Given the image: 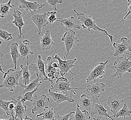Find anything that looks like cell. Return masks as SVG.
Here are the masks:
<instances>
[{
    "instance_id": "1",
    "label": "cell",
    "mask_w": 131,
    "mask_h": 120,
    "mask_svg": "<svg viewBox=\"0 0 131 120\" xmlns=\"http://www.w3.org/2000/svg\"><path fill=\"white\" fill-rule=\"evenodd\" d=\"M74 12L76 13L78 17L77 20L80 21V23L81 24V27L83 29H88L89 32L91 31V29H93L95 31H99L102 32L104 34V35L108 37L111 42L113 41V36L109 34L108 32L105 29H101L98 26L96 25L95 21L93 20L91 15L85 14L83 13H78L75 9L74 10Z\"/></svg>"
},
{
    "instance_id": "2",
    "label": "cell",
    "mask_w": 131,
    "mask_h": 120,
    "mask_svg": "<svg viewBox=\"0 0 131 120\" xmlns=\"http://www.w3.org/2000/svg\"><path fill=\"white\" fill-rule=\"evenodd\" d=\"M22 75V70L16 71L15 69H9L3 75V81L0 87L8 89L12 92L17 85H19V79Z\"/></svg>"
},
{
    "instance_id": "3",
    "label": "cell",
    "mask_w": 131,
    "mask_h": 120,
    "mask_svg": "<svg viewBox=\"0 0 131 120\" xmlns=\"http://www.w3.org/2000/svg\"><path fill=\"white\" fill-rule=\"evenodd\" d=\"M131 57V56L128 58L118 57L114 62V65L111 67L114 71V73L111 77L122 79L124 73L131 72V61H129Z\"/></svg>"
},
{
    "instance_id": "4",
    "label": "cell",
    "mask_w": 131,
    "mask_h": 120,
    "mask_svg": "<svg viewBox=\"0 0 131 120\" xmlns=\"http://www.w3.org/2000/svg\"><path fill=\"white\" fill-rule=\"evenodd\" d=\"M74 79V77L70 81L64 77H59L56 80L53 81L51 83V88L50 90L56 93H63L65 94H68V91H70L76 95L75 92L73 89H85V88H81L71 87L70 82Z\"/></svg>"
},
{
    "instance_id": "5",
    "label": "cell",
    "mask_w": 131,
    "mask_h": 120,
    "mask_svg": "<svg viewBox=\"0 0 131 120\" xmlns=\"http://www.w3.org/2000/svg\"><path fill=\"white\" fill-rule=\"evenodd\" d=\"M50 102L49 98L45 94L37 96L35 94L33 100V109L32 113L33 114L37 113L40 114L48 109L49 103Z\"/></svg>"
},
{
    "instance_id": "6",
    "label": "cell",
    "mask_w": 131,
    "mask_h": 120,
    "mask_svg": "<svg viewBox=\"0 0 131 120\" xmlns=\"http://www.w3.org/2000/svg\"><path fill=\"white\" fill-rule=\"evenodd\" d=\"M121 43H116L114 42L113 46L115 49V52L114 53V57H127L128 55L131 56V54L127 52V51H131V44L130 41L126 37H122L121 39Z\"/></svg>"
},
{
    "instance_id": "7",
    "label": "cell",
    "mask_w": 131,
    "mask_h": 120,
    "mask_svg": "<svg viewBox=\"0 0 131 120\" xmlns=\"http://www.w3.org/2000/svg\"><path fill=\"white\" fill-rule=\"evenodd\" d=\"M46 63L41 59V56L39 55L36 62L29 66V70L35 72L36 76L40 78L41 81L48 80L46 73Z\"/></svg>"
},
{
    "instance_id": "8",
    "label": "cell",
    "mask_w": 131,
    "mask_h": 120,
    "mask_svg": "<svg viewBox=\"0 0 131 120\" xmlns=\"http://www.w3.org/2000/svg\"><path fill=\"white\" fill-rule=\"evenodd\" d=\"M64 60L61 59V56L56 55L54 56V58L57 60L59 62V69L60 70V73L61 77H64L66 74L68 72H70L73 74V73L72 72L71 69L72 68H74L75 65H74V63L77 61V58H75L73 59L67 60L66 59V56L63 55Z\"/></svg>"
},
{
    "instance_id": "9",
    "label": "cell",
    "mask_w": 131,
    "mask_h": 120,
    "mask_svg": "<svg viewBox=\"0 0 131 120\" xmlns=\"http://www.w3.org/2000/svg\"><path fill=\"white\" fill-rule=\"evenodd\" d=\"M105 86V84L103 83H94L88 85L86 91L93 102H95L104 92Z\"/></svg>"
},
{
    "instance_id": "10",
    "label": "cell",
    "mask_w": 131,
    "mask_h": 120,
    "mask_svg": "<svg viewBox=\"0 0 131 120\" xmlns=\"http://www.w3.org/2000/svg\"><path fill=\"white\" fill-rule=\"evenodd\" d=\"M30 12L31 20L38 28V34L42 35L41 29L50 24L48 20V14H50V12L43 13L42 14H38L34 13L33 11H30Z\"/></svg>"
},
{
    "instance_id": "11",
    "label": "cell",
    "mask_w": 131,
    "mask_h": 120,
    "mask_svg": "<svg viewBox=\"0 0 131 120\" xmlns=\"http://www.w3.org/2000/svg\"><path fill=\"white\" fill-rule=\"evenodd\" d=\"M75 34V32L73 30L67 31L61 38V41L65 43L66 50L67 52L66 57L68 55L72 49L75 47L76 43L79 41V39Z\"/></svg>"
},
{
    "instance_id": "12",
    "label": "cell",
    "mask_w": 131,
    "mask_h": 120,
    "mask_svg": "<svg viewBox=\"0 0 131 120\" xmlns=\"http://www.w3.org/2000/svg\"><path fill=\"white\" fill-rule=\"evenodd\" d=\"M108 62V60H107L105 62L99 63L98 65L96 66L89 73L86 79V82L93 81L95 83L98 79H101L103 77L105 73V70L106 69V65Z\"/></svg>"
},
{
    "instance_id": "13",
    "label": "cell",
    "mask_w": 131,
    "mask_h": 120,
    "mask_svg": "<svg viewBox=\"0 0 131 120\" xmlns=\"http://www.w3.org/2000/svg\"><path fill=\"white\" fill-rule=\"evenodd\" d=\"M106 102L110 108V111L113 113V116L116 115L125 104L124 101L121 99L120 95H114L110 96L106 100Z\"/></svg>"
},
{
    "instance_id": "14",
    "label": "cell",
    "mask_w": 131,
    "mask_h": 120,
    "mask_svg": "<svg viewBox=\"0 0 131 120\" xmlns=\"http://www.w3.org/2000/svg\"><path fill=\"white\" fill-rule=\"evenodd\" d=\"M53 57L48 56L47 58V64H46V73L48 79L51 83L59 78L60 73L58 72L57 69L53 67L52 65Z\"/></svg>"
},
{
    "instance_id": "15",
    "label": "cell",
    "mask_w": 131,
    "mask_h": 120,
    "mask_svg": "<svg viewBox=\"0 0 131 120\" xmlns=\"http://www.w3.org/2000/svg\"><path fill=\"white\" fill-rule=\"evenodd\" d=\"M61 23V25L64 26V28L67 31L71 30L73 29H81V26L80 25V23L77 22L73 16L68 18H57L56 20Z\"/></svg>"
},
{
    "instance_id": "16",
    "label": "cell",
    "mask_w": 131,
    "mask_h": 120,
    "mask_svg": "<svg viewBox=\"0 0 131 120\" xmlns=\"http://www.w3.org/2000/svg\"><path fill=\"white\" fill-rule=\"evenodd\" d=\"M12 15L14 17V20L13 21L11 22V23L14 24L16 26H17L19 30V35L18 36V38L20 39L23 37L24 39H25V40H26L24 36L21 33L22 28L23 26L25 25V23L23 19V13L19 11L15 10H14L12 12Z\"/></svg>"
},
{
    "instance_id": "17",
    "label": "cell",
    "mask_w": 131,
    "mask_h": 120,
    "mask_svg": "<svg viewBox=\"0 0 131 120\" xmlns=\"http://www.w3.org/2000/svg\"><path fill=\"white\" fill-rule=\"evenodd\" d=\"M48 92L49 95L57 103H61L66 101L71 103H74L75 102V100L72 97L71 94L69 95L63 93L53 92L50 89L48 90Z\"/></svg>"
},
{
    "instance_id": "18",
    "label": "cell",
    "mask_w": 131,
    "mask_h": 120,
    "mask_svg": "<svg viewBox=\"0 0 131 120\" xmlns=\"http://www.w3.org/2000/svg\"><path fill=\"white\" fill-rule=\"evenodd\" d=\"M19 2L21 4L19 6V8L25 10L24 14L27 13L28 11H33L34 13H36V10L41 8L45 5V4L40 5L36 2H30L24 0H19Z\"/></svg>"
},
{
    "instance_id": "19",
    "label": "cell",
    "mask_w": 131,
    "mask_h": 120,
    "mask_svg": "<svg viewBox=\"0 0 131 120\" xmlns=\"http://www.w3.org/2000/svg\"><path fill=\"white\" fill-rule=\"evenodd\" d=\"M19 50L20 57L23 59H27L28 60L29 56L30 55H34V54H35V53L31 50L29 42L27 39L19 43Z\"/></svg>"
},
{
    "instance_id": "20",
    "label": "cell",
    "mask_w": 131,
    "mask_h": 120,
    "mask_svg": "<svg viewBox=\"0 0 131 120\" xmlns=\"http://www.w3.org/2000/svg\"><path fill=\"white\" fill-rule=\"evenodd\" d=\"M91 115H97L99 117L108 118L112 120H115L113 116L109 115L107 113V110L104 107L103 105L101 103L95 104L94 109L91 113Z\"/></svg>"
},
{
    "instance_id": "21",
    "label": "cell",
    "mask_w": 131,
    "mask_h": 120,
    "mask_svg": "<svg viewBox=\"0 0 131 120\" xmlns=\"http://www.w3.org/2000/svg\"><path fill=\"white\" fill-rule=\"evenodd\" d=\"M53 45H54V43L51 37L50 33L49 30L47 29L44 35L40 38L41 47L43 50H48Z\"/></svg>"
},
{
    "instance_id": "22",
    "label": "cell",
    "mask_w": 131,
    "mask_h": 120,
    "mask_svg": "<svg viewBox=\"0 0 131 120\" xmlns=\"http://www.w3.org/2000/svg\"><path fill=\"white\" fill-rule=\"evenodd\" d=\"M93 101L90 97L86 94H82L81 96L79 107L82 111H90L93 105Z\"/></svg>"
},
{
    "instance_id": "23",
    "label": "cell",
    "mask_w": 131,
    "mask_h": 120,
    "mask_svg": "<svg viewBox=\"0 0 131 120\" xmlns=\"http://www.w3.org/2000/svg\"><path fill=\"white\" fill-rule=\"evenodd\" d=\"M41 82L42 81L40 80V78L37 77L34 80H32L30 83L28 85H26L22 83H20L19 85H20L21 87L24 88V89L22 92L23 95H24L25 93L28 92H30L34 91L36 88L40 86Z\"/></svg>"
},
{
    "instance_id": "24",
    "label": "cell",
    "mask_w": 131,
    "mask_h": 120,
    "mask_svg": "<svg viewBox=\"0 0 131 120\" xmlns=\"http://www.w3.org/2000/svg\"><path fill=\"white\" fill-rule=\"evenodd\" d=\"M91 116L88 111H82L77 103L75 113L71 117V120H88L90 119Z\"/></svg>"
},
{
    "instance_id": "25",
    "label": "cell",
    "mask_w": 131,
    "mask_h": 120,
    "mask_svg": "<svg viewBox=\"0 0 131 120\" xmlns=\"http://www.w3.org/2000/svg\"><path fill=\"white\" fill-rule=\"evenodd\" d=\"M10 48V55L14 64V69L15 70L17 68V59L20 56L19 50V44L16 42H13L11 43Z\"/></svg>"
},
{
    "instance_id": "26",
    "label": "cell",
    "mask_w": 131,
    "mask_h": 120,
    "mask_svg": "<svg viewBox=\"0 0 131 120\" xmlns=\"http://www.w3.org/2000/svg\"><path fill=\"white\" fill-rule=\"evenodd\" d=\"M17 100V104L15 108V119H16V118H19L20 120H23V115L27 110V107L26 105H24L19 99Z\"/></svg>"
},
{
    "instance_id": "27",
    "label": "cell",
    "mask_w": 131,
    "mask_h": 120,
    "mask_svg": "<svg viewBox=\"0 0 131 120\" xmlns=\"http://www.w3.org/2000/svg\"><path fill=\"white\" fill-rule=\"evenodd\" d=\"M28 61H27V63L26 66L21 64L20 65V67L22 70V76H23V81L24 85H29L32 80H30L31 74L29 69L28 66Z\"/></svg>"
},
{
    "instance_id": "28",
    "label": "cell",
    "mask_w": 131,
    "mask_h": 120,
    "mask_svg": "<svg viewBox=\"0 0 131 120\" xmlns=\"http://www.w3.org/2000/svg\"><path fill=\"white\" fill-rule=\"evenodd\" d=\"M56 111L53 110V108H51L48 109L41 114H37L36 117L41 116L46 120H56Z\"/></svg>"
},
{
    "instance_id": "29",
    "label": "cell",
    "mask_w": 131,
    "mask_h": 120,
    "mask_svg": "<svg viewBox=\"0 0 131 120\" xmlns=\"http://www.w3.org/2000/svg\"><path fill=\"white\" fill-rule=\"evenodd\" d=\"M11 1L10 0L8 3L0 4V16L2 18L4 17L9 13L11 8L16 7L15 5H11Z\"/></svg>"
},
{
    "instance_id": "30",
    "label": "cell",
    "mask_w": 131,
    "mask_h": 120,
    "mask_svg": "<svg viewBox=\"0 0 131 120\" xmlns=\"http://www.w3.org/2000/svg\"><path fill=\"white\" fill-rule=\"evenodd\" d=\"M131 115V110L129 109L126 103H125L123 107L118 111L116 115L115 116L113 115V116L114 118L121 117L125 118L126 117H128Z\"/></svg>"
},
{
    "instance_id": "31",
    "label": "cell",
    "mask_w": 131,
    "mask_h": 120,
    "mask_svg": "<svg viewBox=\"0 0 131 120\" xmlns=\"http://www.w3.org/2000/svg\"><path fill=\"white\" fill-rule=\"evenodd\" d=\"M38 87L36 88L34 91L26 93L24 95L18 96V99H19L23 104L27 101H29L31 102H33L34 99V95L35 94V93L37 90H38Z\"/></svg>"
},
{
    "instance_id": "32",
    "label": "cell",
    "mask_w": 131,
    "mask_h": 120,
    "mask_svg": "<svg viewBox=\"0 0 131 120\" xmlns=\"http://www.w3.org/2000/svg\"><path fill=\"white\" fill-rule=\"evenodd\" d=\"M11 102L12 101H7L5 100H3L2 99H1L0 100V107L3 109V110L6 113L7 115H9L11 116H12V115L9 110V107Z\"/></svg>"
},
{
    "instance_id": "33",
    "label": "cell",
    "mask_w": 131,
    "mask_h": 120,
    "mask_svg": "<svg viewBox=\"0 0 131 120\" xmlns=\"http://www.w3.org/2000/svg\"><path fill=\"white\" fill-rule=\"evenodd\" d=\"M0 36L5 41H8L13 39L12 33H8L6 30H0Z\"/></svg>"
},
{
    "instance_id": "34",
    "label": "cell",
    "mask_w": 131,
    "mask_h": 120,
    "mask_svg": "<svg viewBox=\"0 0 131 120\" xmlns=\"http://www.w3.org/2000/svg\"><path fill=\"white\" fill-rule=\"evenodd\" d=\"M46 2L48 3L50 7L53 8L55 11H57V5L63 3V1L62 0H47Z\"/></svg>"
},
{
    "instance_id": "35",
    "label": "cell",
    "mask_w": 131,
    "mask_h": 120,
    "mask_svg": "<svg viewBox=\"0 0 131 120\" xmlns=\"http://www.w3.org/2000/svg\"><path fill=\"white\" fill-rule=\"evenodd\" d=\"M75 112L72 111L65 115H58L56 117V120H69Z\"/></svg>"
},
{
    "instance_id": "36",
    "label": "cell",
    "mask_w": 131,
    "mask_h": 120,
    "mask_svg": "<svg viewBox=\"0 0 131 120\" xmlns=\"http://www.w3.org/2000/svg\"><path fill=\"white\" fill-rule=\"evenodd\" d=\"M57 13L56 11H51L50 12V16L48 18V20L50 24H52L55 21H56L57 20V18L56 16V14H57Z\"/></svg>"
},
{
    "instance_id": "37",
    "label": "cell",
    "mask_w": 131,
    "mask_h": 120,
    "mask_svg": "<svg viewBox=\"0 0 131 120\" xmlns=\"http://www.w3.org/2000/svg\"><path fill=\"white\" fill-rule=\"evenodd\" d=\"M127 7H128V12L127 13L126 15L124 17V20H126V18L128 15L131 14V0L127 1Z\"/></svg>"
},
{
    "instance_id": "38",
    "label": "cell",
    "mask_w": 131,
    "mask_h": 120,
    "mask_svg": "<svg viewBox=\"0 0 131 120\" xmlns=\"http://www.w3.org/2000/svg\"><path fill=\"white\" fill-rule=\"evenodd\" d=\"M16 120V119H15V120ZM23 120H33V118H30L29 117H28V116H26L25 118H24V119H23Z\"/></svg>"
},
{
    "instance_id": "39",
    "label": "cell",
    "mask_w": 131,
    "mask_h": 120,
    "mask_svg": "<svg viewBox=\"0 0 131 120\" xmlns=\"http://www.w3.org/2000/svg\"><path fill=\"white\" fill-rule=\"evenodd\" d=\"M36 120H46L43 119V118L41 116H39V117H36Z\"/></svg>"
},
{
    "instance_id": "40",
    "label": "cell",
    "mask_w": 131,
    "mask_h": 120,
    "mask_svg": "<svg viewBox=\"0 0 131 120\" xmlns=\"http://www.w3.org/2000/svg\"><path fill=\"white\" fill-rule=\"evenodd\" d=\"M93 120H103V119H102V118L97 117V118L93 117Z\"/></svg>"
},
{
    "instance_id": "41",
    "label": "cell",
    "mask_w": 131,
    "mask_h": 120,
    "mask_svg": "<svg viewBox=\"0 0 131 120\" xmlns=\"http://www.w3.org/2000/svg\"><path fill=\"white\" fill-rule=\"evenodd\" d=\"M0 68H1V71L3 73L5 74V72H4V71H3V69H2V66H1V65H0Z\"/></svg>"
},
{
    "instance_id": "42",
    "label": "cell",
    "mask_w": 131,
    "mask_h": 120,
    "mask_svg": "<svg viewBox=\"0 0 131 120\" xmlns=\"http://www.w3.org/2000/svg\"><path fill=\"white\" fill-rule=\"evenodd\" d=\"M0 120H13V119L12 118H10V119H1Z\"/></svg>"
},
{
    "instance_id": "43",
    "label": "cell",
    "mask_w": 131,
    "mask_h": 120,
    "mask_svg": "<svg viewBox=\"0 0 131 120\" xmlns=\"http://www.w3.org/2000/svg\"><path fill=\"white\" fill-rule=\"evenodd\" d=\"M1 57H2L3 56H4V54L3 53L1 52Z\"/></svg>"
},
{
    "instance_id": "44",
    "label": "cell",
    "mask_w": 131,
    "mask_h": 120,
    "mask_svg": "<svg viewBox=\"0 0 131 120\" xmlns=\"http://www.w3.org/2000/svg\"><path fill=\"white\" fill-rule=\"evenodd\" d=\"M32 118H33V120H36V118H35L32 117Z\"/></svg>"
},
{
    "instance_id": "45",
    "label": "cell",
    "mask_w": 131,
    "mask_h": 120,
    "mask_svg": "<svg viewBox=\"0 0 131 120\" xmlns=\"http://www.w3.org/2000/svg\"><path fill=\"white\" fill-rule=\"evenodd\" d=\"M104 120H106L105 119H104Z\"/></svg>"
}]
</instances>
